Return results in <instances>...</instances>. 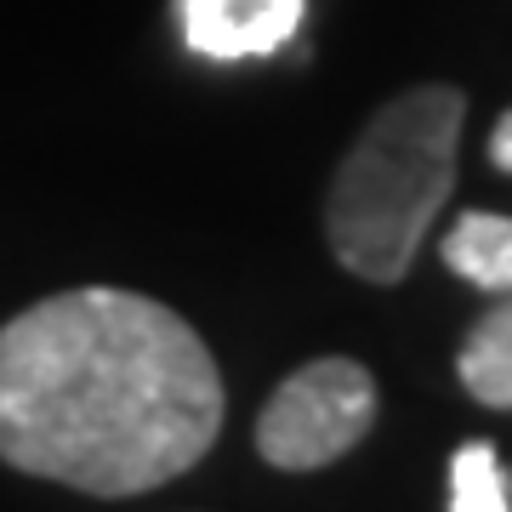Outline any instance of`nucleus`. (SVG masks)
<instances>
[{"label":"nucleus","instance_id":"obj_1","mask_svg":"<svg viewBox=\"0 0 512 512\" xmlns=\"http://www.w3.org/2000/svg\"><path fill=\"white\" fill-rule=\"evenodd\" d=\"M222 433V370L183 313L80 285L0 325V461L69 490H160Z\"/></svg>","mask_w":512,"mask_h":512},{"label":"nucleus","instance_id":"obj_2","mask_svg":"<svg viewBox=\"0 0 512 512\" xmlns=\"http://www.w3.org/2000/svg\"><path fill=\"white\" fill-rule=\"evenodd\" d=\"M467 97L456 86H410L376 109L330 177L325 239L336 262L370 285H399L427 228L456 188Z\"/></svg>","mask_w":512,"mask_h":512},{"label":"nucleus","instance_id":"obj_3","mask_svg":"<svg viewBox=\"0 0 512 512\" xmlns=\"http://www.w3.org/2000/svg\"><path fill=\"white\" fill-rule=\"evenodd\" d=\"M376 427V376L359 359H308L274 387L256 416V456L279 473H313L342 461Z\"/></svg>","mask_w":512,"mask_h":512},{"label":"nucleus","instance_id":"obj_4","mask_svg":"<svg viewBox=\"0 0 512 512\" xmlns=\"http://www.w3.org/2000/svg\"><path fill=\"white\" fill-rule=\"evenodd\" d=\"M302 12L308 0H177L183 40L217 63L279 52L302 29Z\"/></svg>","mask_w":512,"mask_h":512},{"label":"nucleus","instance_id":"obj_5","mask_svg":"<svg viewBox=\"0 0 512 512\" xmlns=\"http://www.w3.org/2000/svg\"><path fill=\"white\" fill-rule=\"evenodd\" d=\"M439 256H444V268L461 274L473 291L507 296L512 291V217H495V211H461L456 228L444 234Z\"/></svg>","mask_w":512,"mask_h":512},{"label":"nucleus","instance_id":"obj_6","mask_svg":"<svg viewBox=\"0 0 512 512\" xmlns=\"http://www.w3.org/2000/svg\"><path fill=\"white\" fill-rule=\"evenodd\" d=\"M456 376L478 404L512 410V291L495 302L456 353Z\"/></svg>","mask_w":512,"mask_h":512},{"label":"nucleus","instance_id":"obj_7","mask_svg":"<svg viewBox=\"0 0 512 512\" xmlns=\"http://www.w3.org/2000/svg\"><path fill=\"white\" fill-rule=\"evenodd\" d=\"M450 512H512V478L490 439H467L450 456Z\"/></svg>","mask_w":512,"mask_h":512},{"label":"nucleus","instance_id":"obj_8","mask_svg":"<svg viewBox=\"0 0 512 512\" xmlns=\"http://www.w3.org/2000/svg\"><path fill=\"white\" fill-rule=\"evenodd\" d=\"M490 160L501 165V171H512V109L495 120V131H490Z\"/></svg>","mask_w":512,"mask_h":512}]
</instances>
